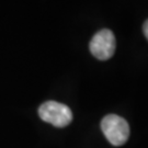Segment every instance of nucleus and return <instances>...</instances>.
Instances as JSON below:
<instances>
[{
  "mask_svg": "<svg viewBox=\"0 0 148 148\" xmlns=\"http://www.w3.org/2000/svg\"><path fill=\"white\" fill-rule=\"evenodd\" d=\"M101 130L109 143L113 146H122L130 137V126L123 117L116 114H108L101 121Z\"/></svg>",
  "mask_w": 148,
  "mask_h": 148,
  "instance_id": "f257e3e1",
  "label": "nucleus"
},
{
  "mask_svg": "<svg viewBox=\"0 0 148 148\" xmlns=\"http://www.w3.org/2000/svg\"><path fill=\"white\" fill-rule=\"evenodd\" d=\"M38 115L42 121L49 123L55 127H65L73 121L70 108L56 101H46L38 108Z\"/></svg>",
  "mask_w": 148,
  "mask_h": 148,
  "instance_id": "f03ea898",
  "label": "nucleus"
},
{
  "mask_svg": "<svg viewBox=\"0 0 148 148\" xmlns=\"http://www.w3.org/2000/svg\"><path fill=\"white\" fill-rule=\"evenodd\" d=\"M116 41L113 32L109 29H102L95 33L89 43L91 54L99 60H108L115 53Z\"/></svg>",
  "mask_w": 148,
  "mask_h": 148,
  "instance_id": "7ed1b4c3",
  "label": "nucleus"
},
{
  "mask_svg": "<svg viewBox=\"0 0 148 148\" xmlns=\"http://www.w3.org/2000/svg\"><path fill=\"white\" fill-rule=\"evenodd\" d=\"M143 33H144V35H145V37L147 38V41H148V19L144 22V24H143Z\"/></svg>",
  "mask_w": 148,
  "mask_h": 148,
  "instance_id": "20e7f679",
  "label": "nucleus"
}]
</instances>
